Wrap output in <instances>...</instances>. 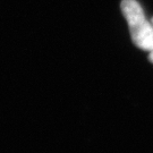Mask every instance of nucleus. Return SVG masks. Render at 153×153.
I'll list each match as a JSON object with an SVG mask.
<instances>
[{
	"instance_id": "2",
	"label": "nucleus",
	"mask_w": 153,
	"mask_h": 153,
	"mask_svg": "<svg viewBox=\"0 0 153 153\" xmlns=\"http://www.w3.org/2000/svg\"><path fill=\"white\" fill-rule=\"evenodd\" d=\"M150 60L153 62V50L151 51V52H150Z\"/></svg>"
},
{
	"instance_id": "1",
	"label": "nucleus",
	"mask_w": 153,
	"mask_h": 153,
	"mask_svg": "<svg viewBox=\"0 0 153 153\" xmlns=\"http://www.w3.org/2000/svg\"><path fill=\"white\" fill-rule=\"evenodd\" d=\"M121 11L125 16L133 42L140 49L153 50V24L146 19L141 5L136 0H123Z\"/></svg>"
},
{
	"instance_id": "3",
	"label": "nucleus",
	"mask_w": 153,
	"mask_h": 153,
	"mask_svg": "<svg viewBox=\"0 0 153 153\" xmlns=\"http://www.w3.org/2000/svg\"><path fill=\"white\" fill-rule=\"evenodd\" d=\"M152 24H153V19H152Z\"/></svg>"
}]
</instances>
